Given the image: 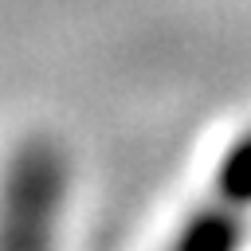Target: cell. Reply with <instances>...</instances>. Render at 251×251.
I'll list each match as a JSON object with an SVG mask.
<instances>
[{"label": "cell", "instance_id": "obj_1", "mask_svg": "<svg viewBox=\"0 0 251 251\" xmlns=\"http://www.w3.org/2000/svg\"><path fill=\"white\" fill-rule=\"evenodd\" d=\"M180 251H235V227L227 220H196L180 239Z\"/></svg>", "mask_w": 251, "mask_h": 251}]
</instances>
